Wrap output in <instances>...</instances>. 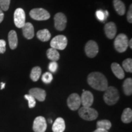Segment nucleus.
Here are the masks:
<instances>
[{
    "mask_svg": "<svg viewBox=\"0 0 132 132\" xmlns=\"http://www.w3.org/2000/svg\"><path fill=\"white\" fill-rule=\"evenodd\" d=\"M87 83L92 88L99 91H105L108 87V82L105 76L100 72L90 73L87 77Z\"/></svg>",
    "mask_w": 132,
    "mask_h": 132,
    "instance_id": "obj_1",
    "label": "nucleus"
},
{
    "mask_svg": "<svg viewBox=\"0 0 132 132\" xmlns=\"http://www.w3.org/2000/svg\"><path fill=\"white\" fill-rule=\"evenodd\" d=\"M120 98L118 90L114 86H108L105 90L103 100L107 105H114L119 101Z\"/></svg>",
    "mask_w": 132,
    "mask_h": 132,
    "instance_id": "obj_2",
    "label": "nucleus"
},
{
    "mask_svg": "<svg viewBox=\"0 0 132 132\" xmlns=\"http://www.w3.org/2000/svg\"><path fill=\"white\" fill-rule=\"evenodd\" d=\"M78 114L82 119L88 121L95 120L98 117V112L95 109L90 107L82 106L79 108Z\"/></svg>",
    "mask_w": 132,
    "mask_h": 132,
    "instance_id": "obj_3",
    "label": "nucleus"
},
{
    "mask_svg": "<svg viewBox=\"0 0 132 132\" xmlns=\"http://www.w3.org/2000/svg\"><path fill=\"white\" fill-rule=\"evenodd\" d=\"M128 39L125 34H120L116 37L114 45L116 50L119 53H123L128 47Z\"/></svg>",
    "mask_w": 132,
    "mask_h": 132,
    "instance_id": "obj_4",
    "label": "nucleus"
},
{
    "mask_svg": "<svg viewBox=\"0 0 132 132\" xmlns=\"http://www.w3.org/2000/svg\"><path fill=\"white\" fill-rule=\"evenodd\" d=\"M30 16L32 19L38 21L47 20L50 18V14L47 10L43 8H35L29 12Z\"/></svg>",
    "mask_w": 132,
    "mask_h": 132,
    "instance_id": "obj_5",
    "label": "nucleus"
},
{
    "mask_svg": "<svg viewBox=\"0 0 132 132\" xmlns=\"http://www.w3.org/2000/svg\"><path fill=\"white\" fill-rule=\"evenodd\" d=\"M67 45V39L65 36L58 35L52 39L50 42L51 48L59 50H63Z\"/></svg>",
    "mask_w": 132,
    "mask_h": 132,
    "instance_id": "obj_6",
    "label": "nucleus"
},
{
    "mask_svg": "<svg viewBox=\"0 0 132 132\" xmlns=\"http://www.w3.org/2000/svg\"><path fill=\"white\" fill-rule=\"evenodd\" d=\"M67 106L72 111H76L80 108L81 98L78 94L73 93L69 95L67 100Z\"/></svg>",
    "mask_w": 132,
    "mask_h": 132,
    "instance_id": "obj_7",
    "label": "nucleus"
},
{
    "mask_svg": "<svg viewBox=\"0 0 132 132\" xmlns=\"http://www.w3.org/2000/svg\"><path fill=\"white\" fill-rule=\"evenodd\" d=\"M14 23L16 27L21 28L25 24L26 15L24 10L21 8H18L14 12Z\"/></svg>",
    "mask_w": 132,
    "mask_h": 132,
    "instance_id": "obj_8",
    "label": "nucleus"
},
{
    "mask_svg": "<svg viewBox=\"0 0 132 132\" xmlns=\"http://www.w3.org/2000/svg\"><path fill=\"white\" fill-rule=\"evenodd\" d=\"M47 123L45 118L43 116H38L34 120L32 129L34 132H45Z\"/></svg>",
    "mask_w": 132,
    "mask_h": 132,
    "instance_id": "obj_9",
    "label": "nucleus"
},
{
    "mask_svg": "<svg viewBox=\"0 0 132 132\" xmlns=\"http://www.w3.org/2000/svg\"><path fill=\"white\" fill-rule=\"evenodd\" d=\"M54 26L55 28L58 31H63L66 27L67 24V17L63 13H57L54 15Z\"/></svg>",
    "mask_w": 132,
    "mask_h": 132,
    "instance_id": "obj_10",
    "label": "nucleus"
},
{
    "mask_svg": "<svg viewBox=\"0 0 132 132\" xmlns=\"http://www.w3.org/2000/svg\"><path fill=\"white\" fill-rule=\"evenodd\" d=\"M85 53L90 58L96 56L98 53V46L95 41L89 40L85 45Z\"/></svg>",
    "mask_w": 132,
    "mask_h": 132,
    "instance_id": "obj_11",
    "label": "nucleus"
},
{
    "mask_svg": "<svg viewBox=\"0 0 132 132\" xmlns=\"http://www.w3.org/2000/svg\"><path fill=\"white\" fill-rule=\"evenodd\" d=\"M29 94L34 97L36 100L39 102H44L45 100L46 93L45 90L39 87H34L29 90Z\"/></svg>",
    "mask_w": 132,
    "mask_h": 132,
    "instance_id": "obj_12",
    "label": "nucleus"
},
{
    "mask_svg": "<svg viewBox=\"0 0 132 132\" xmlns=\"http://www.w3.org/2000/svg\"><path fill=\"white\" fill-rule=\"evenodd\" d=\"M81 103L82 106L90 107L94 103V95L90 91L85 90L80 97Z\"/></svg>",
    "mask_w": 132,
    "mask_h": 132,
    "instance_id": "obj_13",
    "label": "nucleus"
},
{
    "mask_svg": "<svg viewBox=\"0 0 132 132\" xmlns=\"http://www.w3.org/2000/svg\"><path fill=\"white\" fill-rule=\"evenodd\" d=\"M105 34L106 37L110 39H113L114 38L117 32V28L116 24L114 22H109L105 24L104 27Z\"/></svg>",
    "mask_w": 132,
    "mask_h": 132,
    "instance_id": "obj_14",
    "label": "nucleus"
},
{
    "mask_svg": "<svg viewBox=\"0 0 132 132\" xmlns=\"http://www.w3.org/2000/svg\"><path fill=\"white\" fill-rule=\"evenodd\" d=\"M23 34L24 37L27 39H31L34 36V26L31 23H25L22 28Z\"/></svg>",
    "mask_w": 132,
    "mask_h": 132,
    "instance_id": "obj_15",
    "label": "nucleus"
},
{
    "mask_svg": "<svg viewBox=\"0 0 132 132\" xmlns=\"http://www.w3.org/2000/svg\"><path fill=\"white\" fill-rule=\"evenodd\" d=\"M65 129V123L62 118H57L52 126L53 132H64Z\"/></svg>",
    "mask_w": 132,
    "mask_h": 132,
    "instance_id": "obj_16",
    "label": "nucleus"
},
{
    "mask_svg": "<svg viewBox=\"0 0 132 132\" xmlns=\"http://www.w3.org/2000/svg\"><path fill=\"white\" fill-rule=\"evenodd\" d=\"M111 70L113 73L118 79L122 80L125 77V73L123 69L117 62H113L111 64Z\"/></svg>",
    "mask_w": 132,
    "mask_h": 132,
    "instance_id": "obj_17",
    "label": "nucleus"
},
{
    "mask_svg": "<svg viewBox=\"0 0 132 132\" xmlns=\"http://www.w3.org/2000/svg\"><path fill=\"white\" fill-rule=\"evenodd\" d=\"M8 41L9 47L12 50H15L18 45V37L16 32L14 30H11L8 34Z\"/></svg>",
    "mask_w": 132,
    "mask_h": 132,
    "instance_id": "obj_18",
    "label": "nucleus"
},
{
    "mask_svg": "<svg viewBox=\"0 0 132 132\" xmlns=\"http://www.w3.org/2000/svg\"><path fill=\"white\" fill-rule=\"evenodd\" d=\"M113 6L119 15H123L125 12V6L121 0H113Z\"/></svg>",
    "mask_w": 132,
    "mask_h": 132,
    "instance_id": "obj_19",
    "label": "nucleus"
},
{
    "mask_svg": "<svg viewBox=\"0 0 132 132\" xmlns=\"http://www.w3.org/2000/svg\"><path fill=\"white\" fill-rule=\"evenodd\" d=\"M121 120L124 123H129L132 121V110L131 108H127L123 110L121 115Z\"/></svg>",
    "mask_w": 132,
    "mask_h": 132,
    "instance_id": "obj_20",
    "label": "nucleus"
},
{
    "mask_svg": "<svg viewBox=\"0 0 132 132\" xmlns=\"http://www.w3.org/2000/svg\"><path fill=\"white\" fill-rule=\"evenodd\" d=\"M37 37L42 42H47L51 38V34L47 29H44L37 32Z\"/></svg>",
    "mask_w": 132,
    "mask_h": 132,
    "instance_id": "obj_21",
    "label": "nucleus"
},
{
    "mask_svg": "<svg viewBox=\"0 0 132 132\" xmlns=\"http://www.w3.org/2000/svg\"><path fill=\"white\" fill-rule=\"evenodd\" d=\"M123 91L126 95L132 94V79L131 78H127L123 84Z\"/></svg>",
    "mask_w": 132,
    "mask_h": 132,
    "instance_id": "obj_22",
    "label": "nucleus"
},
{
    "mask_svg": "<svg viewBox=\"0 0 132 132\" xmlns=\"http://www.w3.org/2000/svg\"><path fill=\"white\" fill-rule=\"evenodd\" d=\"M47 56L48 58L52 61L57 62V61H58L60 57V55L57 50L53 48H49L47 51Z\"/></svg>",
    "mask_w": 132,
    "mask_h": 132,
    "instance_id": "obj_23",
    "label": "nucleus"
},
{
    "mask_svg": "<svg viewBox=\"0 0 132 132\" xmlns=\"http://www.w3.org/2000/svg\"><path fill=\"white\" fill-rule=\"evenodd\" d=\"M41 73H42V70H41L40 67L36 66V67H33L30 73V78L31 80L34 82L37 81L40 78Z\"/></svg>",
    "mask_w": 132,
    "mask_h": 132,
    "instance_id": "obj_24",
    "label": "nucleus"
},
{
    "mask_svg": "<svg viewBox=\"0 0 132 132\" xmlns=\"http://www.w3.org/2000/svg\"><path fill=\"white\" fill-rule=\"evenodd\" d=\"M96 127L97 128H102V129L108 130L111 127V122L110 120L106 119L98 120L97 122Z\"/></svg>",
    "mask_w": 132,
    "mask_h": 132,
    "instance_id": "obj_25",
    "label": "nucleus"
},
{
    "mask_svg": "<svg viewBox=\"0 0 132 132\" xmlns=\"http://www.w3.org/2000/svg\"><path fill=\"white\" fill-rule=\"evenodd\" d=\"M123 69L127 72H132V59L131 58H127L125 59L122 62Z\"/></svg>",
    "mask_w": 132,
    "mask_h": 132,
    "instance_id": "obj_26",
    "label": "nucleus"
},
{
    "mask_svg": "<svg viewBox=\"0 0 132 132\" xmlns=\"http://www.w3.org/2000/svg\"><path fill=\"white\" fill-rule=\"evenodd\" d=\"M24 98L28 102V106L29 108H32L35 107L36 102V99L34 97L29 94H26L24 95Z\"/></svg>",
    "mask_w": 132,
    "mask_h": 132,
    "instance_id": "obj_27",
    "label": "nucleus"
},
{
    "mask_svg": "<svg viewBox=\"0 0 132 132\" xmlns=\"http://www.w3.org/2000/svg\"><path fill=\"white\" fill-rule=\"evenodd\" d=\"M42 80L46 84L50 83L53 80V75L50 72H45L43 74L42 77Z\"/></svg>",
    "mask_w": 132,
    "mask_h": 132,
    "instance_id": "obj_28",
    "label": "nucleus"
},
{
    "mask_svg": "<svg viewBox=\"0 0 132 132\" xmlns=\"http://www.w3.org/2000/svg\"><path fill=\"white\" fill-rule=\"evenodd\" d=\"M11 0H0V8L3 11H7L9 8Z\"/></svg>",
    "mask_w": 132,
    "mask_h": 132,
    "instance_id": "obj_29",
    "label": "nucleus"
},
{
    "mask_svg": "<svg viewBox=\"0 0 132 132\" xmlns=\"http://www.w3.org/2000/svg\"><path fill=\"white\" fill-rule=\"evenodd\" d=\"M95 15H96L97 19L100 21H103L106 19L105 14V12L102 11V10H98V11H97L96 12H95Z\"/></svg>",
    "mask_w": 132,
    "mask_h": 132,
    "instance_id": "obj_30",
    "label": "nucleus"
},
{
    "mask_svg": "<svg viewBox=\"0 0 132 132\" xmlns=\"http://www.w3.org/2000/svg\"><path fill=\"white\" fill-rule=\"evenodd\" d=\"M57 69V63L56 61H52L48 65V69L52 73H55Z\"/></svg>",
    "mask_w": 132,
    "mask_h": 132,
    "instance_id": "obj_31",
    "label": "nucleus"
},
{
    "mask_svg": "<svg viewBox=\"0 0 132 132\" xmlns=\"http://www.w3.org/2000/svg\"><path fill=\"white\" fill-rule=\"evenodd\" d=\"M6 43L4 40H0V53L3 54L6 52Z\"/></svg>",
    "mask_w": 132,
    "mask_h": 132,
    "instance_id": "obj_32",
    "label": "nucleus"
},
{
    "mask_svg": "<svg viewBox=\"0 0 132 132\" xmlns=\"http://www.w3.org/2000/svg\"><path fill=\"white\" fill-rule=\"evenodd\" d=\"M127 20L130 23H132V5L131 4L130 6L129 10H128L127 15Z\"/></svg>",
    "mask_w": 132,
    "mask_h": 132,
    "instance_id": "obj_33",
    "label": "nucleus"
},
{
    "mask_svg": "<svg viewBox=\"0 0 132 132\" xmlns=\"http://www.w3.org/2000/svg\"><path fill=\"white\" fill-rule=\"evenodd\" d=\"M3 19H4V13H3L1 8H0V23L2 22Z\"/></svg>",
    "mask_w": 132,
    "mask_h": 132,
    "instance_id": "obj_34",
    "label": "nucleus"
},
{
    "mask_svg": "<svg viewBox=\"0 0 132 132\" xmlns=\"http://www.w3.org/2000/svg\"><path fill=\"white\" fill-rule=\"evenodd\" d=\"M93 132H108V130L105 129H102V128H97L96 130H94Z\"/></svg>",
    "mask_w": 132,
    "mask_h": 132,
    "instance_id": "obj_35",
    "label": "nucleus"
},
{
    "mask_svg": "<svg viewBox=\"0 0 132 132\" xmlns=\"http://www.w3.org/2000/svg\"><path fill=\"white\" fill-rule=\"evenodd\" d=\"M128 46L130 47V48H132V39H130V41H128Z\"/></svg>",
    "mask_w": 132,
    "mask_h": 132,
    "instance_id": "obj_36",
    "label": "nucleus"
},
{
    "mask_svg": "<svg viewBox=\"0 0 132 132\" xmlns=\"http://www.w3.org/2000/svg\"><path fill=\"white\" fill-rule=\"evenodd\" d=\"M105 12V16H106V17L107 18L109 15V13H108V11H104Z\"/></svg>",
    "mask_w": 132,
    "mask_h": 132,
    "instance_id": "obj_37",
    "label": "nucleus"
},
{
    "mask_svg": "<svg viewBox=\"0 0 132 132\" xmlns=\"http://www.w3.org/2000/svg\"><path fill=\"white\" fill-rule=\"evenodd\" d=\"M4 86H5V83H3V82H2V83H1V89H3L4 88Z\"/></svg>",
    "mask_w": 132,
    "mask_h": 132,
    "instance_id": "obj_38",
    "label": "nucleus"
}]
</instances>
